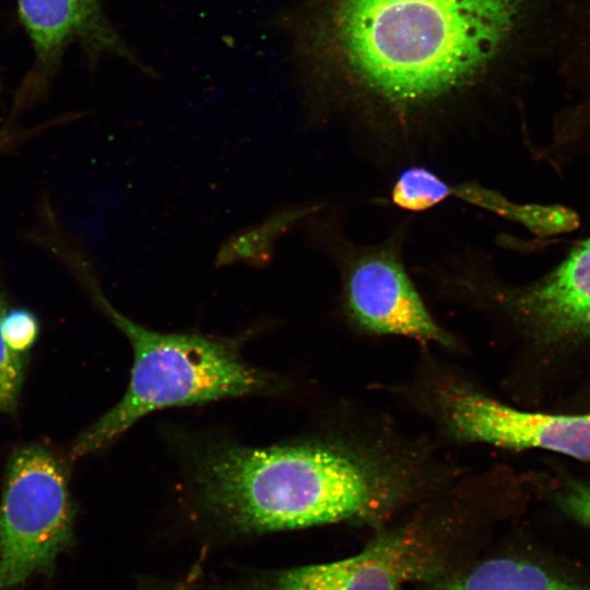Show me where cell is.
Wrapping results in <instances>:
<instances>
[{"mask_svg":"<svg viewBox=\"0 0 590 590\" xmlns=\"http://www.w3.org/2000/svg\"><path fill=\"white\" fill-rule=\"evenodd\" d=\"M555 0H309L296 31L311 123L393 177L446 142L457 111L527 45Z\"/></svg>","mask_w":590,"mask_h":590,"instance_id":"6da1fadb","label":"cell"},{"mask_svg":"<svg viewBox=\"0 0 590 590\" xmlns=\"http://www.w3.org/2000/svg\"><path fill=\"white\" fill-rule=\"evenodd\" d=\"M405 470L346 446H221L194 470L202 516L232 536L379 516L401 500Z\"/></svg>","mask_w":590,"mask_h":590,"instance_id":"7a4b0ae2","label":"cell"},{"mask_svg":"<svg viewBox=\"0 0 590 590\" xmlns=\"http://www.w3.org/2000/svg\"><path fill=\"white\" fill-rule=\"evenodd\" d=\"M76 270L97 307L128 338L133 362L125 396L78 437L70 451L73 460L102 448L151 412L270 392L278 386L271 375L240 357L235 341L148 329L110 304L83 261Z\"/></svg>","mask_w":590,"mask_h":590,"instance_id":"3957f363","label":"cell"},{"mask_svg":"<svg viewBox=\"0 0 590 590\" xmlns=\"http://www.w3.org/2000/svg\"><path fill=\"white\" fill-rule=\"evenodd\" d=\"M324 204L303 222L308 243L335 267L347 320L359 331L399 335L444 346L452 337L435 320L404 261V225L375 244L346 237Z\"/></svg>","mask_w":590,"mask_h":590,"instance_id":"277c9868","label":"cell"},{"mask_svg":"<svg viewBox=\"0 0 590 590\" xmlns=\"http://www.w3.org/2000/svg\"><path fill=\"white\" fill-rule=\"evenodd\" d=\"M442 564L437 534L422 522L382 533L346 558L231 577H188L186 590H402L435 577Z\"/></svg>","mask_w":590,"mask_h":590,"instance_id":"5b68a950","label":"cell"},{"mask_svg":"<svg viewBox=\"0 0 590 590\" xmlns=\"http://www.w3.org/2000/svg\"><path fill=\"white\" fill-rule=\"evenodd\" d=\"M483 306L507 315L542 342L570 343L590 338V238L541 278L504 283L492 272L481 282Z\"/></svg>","mask_w":590,"mask_h":590,"instance_id":"8992f818","label":"cell"},{"mask_svg":"<svg viewBox=\"0 0 590 590\" xmlns=\"http://www.w3.org/2000/svg\"><path fill=\"white\" fill-rule=\"evenodd\" d=\"M439 401L446 426L464 441L543 449L590 462V413L522 411L459 385L442 389Z\"/></svg>","mask_w":590,"mask_h":590,"instance_id":"52a82bcc","label":"cell"},{"mask_svg":"<svg viewBox=\"0 0 590 590\" xmlns=\"http://www.w3.org/2000/svg\"><path fill=\"white\" fill-rule=\"evenodd\" d=\"M20 20L39 63L51 67L74 39L129 57L102 13L101 0H17Z\"/></svg>","mask_w":590,"mask_h":590,"instance_id":"ba28073f","label":"cell"},{"mask_svg":"<svg viewBox=\"0 0 590 590\" xmlns=\"http://www.w3.org/2000/svg\"><path fill=\"white\" fill-rule=\"evenodd\" d=\"M553 31L559 73L571 95L557 126L581 140L590 137V0H555Z\"/></svg>","mask_w":590,"mask_h":590,"instance_id":"9c48e42d","label":"cell"},{"mask_svg":"<svg viewBox=\"0 0 590 590\" xmlns=\"http://www.w3.org/2000/svg\"><path fill=\"white\" fill-rule=\"evenodd\" d=\"M433 590H588L543 568L515 558L499 557L440 581Z\"/></svg>","mask_w":590,"mask_h":590,"instance_id":"30bf717a","label":"cell"},{"mask_svg":"<svg viewBox=\"0 0 590 590\" xmlns=\"http://www.w3.org/2000/svg\"><path fill=\"white\" fill-rule=\"evenodd\" d=\"M321 205L322 203H307L283 209L262 222L228 237L216 253L215 268L234 263L264 268L271 262L274 245L280 237Z\"/></svg>","mask_w":590,"mask_h":590,"instance_id":"8fae6325","label":"cell"},{"mask_svg":"<svg viewBox=\"0 0 590 590\" xmlns=\"http://www.w3.org/2000/svg\"><path fill=\"white\" fill-rule=\"evenodd\" d=\"M451 192L453 198L518 223L542 236L567 228L573 220L558 208L516 203L500 192L474 181L451 185Z\"/></svg>","mask_w":590,"mask_h":590,"instance_id":"7c38bea8","label":"cell"},{"mask_svg":"<svg viewBox=\"0 0 590 590\" xmlns=\"http://www.w3.org/2000/svg\"><path fill=\"white\" fill-rule=\"evenodd\" d=\"M451 197V185L423 164L401 169L390 190L392 204L410 212L428 211Z\"/></svg>","mask_w":590,"mask_h":590,"instance_id":"4fadbf2b","label":"cell"},{"mask_svg":"<svg viewBox=\"0 0 590 590\" xmlns=\"http://www.w3.org/2000/svg\"><path fill=\"white\" fill-rule=\"evenodd\" d=\"M7 311L5 293L0 284V411L15 409L24 378V355L10 350L2 334V318Z\"/></svg>","mask_w":590,"mask_h":590,"instance_id":"5bb4252c","label":"cell"},{"mask_svg":"<svg viewBox=\"0 0 590 590\" xmlns=\"http://www.w3.org/2000/svg\"><path fill=\"white\" fill-rule=\"evenodd\" d=\"M39 321L28 309L13 308L2 318V334L13 352L24 355L36 342Z\"/></svg>","mask_w":590,"mask_h":590,"instance_id":"9a60e30c","label":"cell"},{"mask_svg":"<svg viewBox=\"0 0 590 590\" xmlns=\"http://www.w3.org/2000/svg\"><path fill=\"white\" fill-rule=\"evenodd\" d=\"M560 508L590 529V486L569 482L557 497Z\"/></svg>","mask_w":590,"mask_h":590,"instance_id":"2e32d148","label":"cell"},{"mask_svg":"<svg viewBox=\"0 0 590 590\" xmlns=\"http://www.w3.org/2000/svg\"><path fill=\"white\" fill-rule=\"evenodd\" d=\"M9 141H10V135L7 132L1 131L0 132V149L3 148Z\"/></svg>","mask_w":590,"mask_h":590,"instance_id":"e0dca14e","label":"cell"}]
</instances>
